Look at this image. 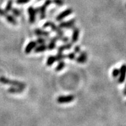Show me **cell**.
Returning <instances> with one entry per match:
<instances>
[{"label":"cell","instance_id":"30","mask_svg":"<svg viewBox=\"0 0 126 126\" xmlns=\"http://www.w3.org/2000/svg\"><path fill=\"white\" fill-rule=\"evenodd\" d=\"M7 14H8V12H6L5 10H3L2 9V8H0V16L5 17V16L7 15Z\"/></svg>","mask_w":126,"mask_h":126},{"label":"cell","instance_id":"31","mask_svg":"<svg viewBox=\"0 0 126 126\" xmlns=\"http://www.w3.org/2000/svg\"><path fill=\"white\" fill-rule=\"evenodd\" d=\"M124 94L125 95H126V89L125 90H124Z\"/></svg>","mask_w":126,"mask_h":126},{"label":"cell","instance_id":"19","mask_svg":"<svg viewBox=\"0 0 126 126\" xmlns=\"http://www.w3.org/2000/svg\"><path fill=\"white\" fill-rule=\"evenodd\" d=\"M65 66V62L63 60L60 61L59 62H58V64L57 65L56 68H55V70H56V72L61 71V70L64 69Z\"/></svg>","mask_w":126,"mask_h":126},{"label":"cell","instance_id":"12","mask_svg":"<svg viewBox=\"0 0 126 126\" xmlns=\"http://www.w3.org/2000/svg\"><path fill=\"white\" fill-rule=\"evenodd\" d=\"M34 33L38 37H48L50 35V33L47 31H45L42 29L37 28L34 31Z\"/></svg>","mask_w":126,"mask_h":126},{"label":"cell","instance_id":"8","mask_svg":"<svg viewBox=\"0 0 126 126\" xmlns=\"http://www.w3.org/2000/svg\"><path fill=\"white\" fill-rule=\"evenodd\" d=\"M126 77V65L124 64L121 66L120 69V74L118 78V83L122 84L124 82Z\"/></svg>","mask_w":126,"mask_h":126},{"label":"cell","instance_id":"23","mask_svg":"<svg viewBox=\"0 0 126 126\" xmlns=\"http://www.w3.org/2000/svg\"><path fill=\"white\" fill-rule=\"evenodd\" d=\"M11 12L12 13L13 16H15V17H19V16H21V11L17 9V8H12Z\"/></svg>","mask_w":126,"mask_h":126},{"label":"cell","instance_id":"3","mask_svg":"<svg viewBox=\"0 0 126 126\" xmlns=\"http://www.w3.org/2000/svg\"><path fill=\"white\" fill-rule=\"evenodd\" d=\"M53 3V0H46L40 8H36L37 14L40 16V19H44L46 17V10L48 6Z\"/></svg>","mask_w":126,"mask_h":126},{"label":"cell","instance_id":"1","mask_svg":"<svg viewBox=\"0 0 126 126\" xmlns=\"http://www.w3.org/2000/svg\"><path fill=\"white\" fill-rule=\"evenodd\" d=\"M0 82L2 84L4 85H11L12 86H16V87H19V88H22L24 89L26 87V84L23 82L18 81H16V80H11L9 79H7L5 77H1L0 78Z\"/></svg>","mask_w":126,"mask_h":126},{"label":"cell","instance_id":"26","mask_svg":"<svg viewBox=\"0 0 126 126\" xmlns=\"http://www.w3.org/2000/svg\"><path fill=\"white\" fill-rule=\"evenodd\" d=\"M36 42H37V43L39 45L45 44L46 42V40L45 38H42V37H39L37 38V40H36Z\"/></svg>","mask_w":126,"mask_h":126},{"label":"cell","instance_id":"7","mask_svg":"<svg viewBox=\"0 0 126 126\" xmlns=\"http://www.w3.org/2000/svg\"><path fill=\"white\" fill-rule=\"evenodd\" d=\"M73 11L71 8H67V9L65 10L63 12L59 14L56 17V21L58 22H60V21H62L63 19H65V17H68L69 16H70V14H72Z\"/></svg>","mask_w":126,"mask_h":126},{"label":"cell","instance_id":"4","mask_svg":"<svg viewBox=\"0 0 126 126\" xmlns=\"http://www.w3.org/2000/svg\"><path fill=\"white\" fill-rule=\"evenodd\" d=\"M74 100V96L72 95H61L57 98L56 101L59 104H67L72 102Z\"/></svg>","mask_w":126,"mask_h":126},{"label":"cell","instance_id":"21","mask_svg":"<svg viewBox=\"0 0 126 126\" xmlns=\"http://www.w3.org/2000/svg\"><path fill=\"white\" fill-rule=\"evenodd\" d=\"M55 57H56V61L60 62V61L63 60L65 58H67V55L63 54L62 53H58V54L55 56Z\"/></svg>","mask_w":126,"mask_h":126},{"label":"cell","instance_id":"27","mask_svg":"<svg viewBox=\"0 0 126 126\" xmlns=\"http://www.w3.org/2000/svg\"><path fill=\"white\" fill-rule=\"evenodd\" d=\"M119 74H120V70H119V69H113V72H112V75H113V76L115 78H117V77L119 76Z\"/></svg>","mask_w":126,"mask_h":126},{"label":"cell","instance_id":"16","mask_svg":"<svg viewBox=\"0 0 126 126\" xmlns=\"http://www.w3.org/2000/svg\"><path fill=\"white\" fill-rule=\"evenodd\" d=\"M5 18H6V21L10 24H13V25H17V21L15 18V17H14V16H12V15H10L7 14V15L5 16Z\"/></svg>","mask_w":126,"mask_h":126},{"label":"cell","instance_id":"10","mask_svg":"<svg viewBox=\"0 0 126 126\" xmlns=\"http://www.w3.org/2000/svg\"><path fill=\"white\" fill-rule=\"evenodd\" d=\"M37 45V43L36 41L32 40V41L30 42L28 44L27 46H26V47L25 48V50H24L26 54H30V53H32V51L36 47Z\"/></svg>","mask_w":126,"mask_h":126},{"label":"cell","instance_id":"5","mask_svg":"<svg viewBox=\"0 0 126 126\" xmlns=\"http://www.w3.org/2000/svg\"><path fill=\"white\" fill-rule=\"evenodd\" d=\"M76 20L72 19L67 21H62L59 24V26L62 29H73L75 26Z\"/></svg>","mask_w":126,"mask_h":126},{"label":"cell","instance_id":"24","mask_svg":"<svg viewBox=\"0 0 126 126\" xmlns=\"http://www.w3.org/2000/svg\"><path fill=\"white\" fill-rule=\"evenodd\" d=\"M67 58H68L70 60H74L76 59V54L74 52L69 53L67 55Z\"/></svg>","mask_w":126,"mask_h":126},{"label":"cell","instance_id":"2","mask_svg":"<svg viewBox=\"0 0 126 126\" xmlns=\"http://www.w3.org/2000/svg\"><path fill=\"white\" fill-rule=\"evenodd\" d=\"M43 28H51L52 31L55 32L58 35H63V31L62 30L59 26H57L55 24L54 22L51 21H47L43 24Z\"/></svg>","mask_w":126,"mask_h":126},{"label":"cell","instance_id":"6","mask_svg":"<svg viewBox=\"0 0 126 126\" xmlns=\"http://www.w3.org/2000/svg\"><path fill=\"white\" fill-rule=\"evenodd\" d=\"M28 12L29 14V22L31 24L35 23L36 21V16H37V10L36 8H34L33 6H30L28 8Z\"/></svg>","mask_w":126,"mask_h":126},{"label":"cell","instance_id":"13","mask_svg":"<svg viewBox=\"0 0 126 126\" xmlns=\"http://www.w3.org/2000/svg\"><path fill=\"white\" fill-rule=\"evenodd\" d=\"M58 41V38L56 37V36H54V37H52L49 39V42L47 45V49L50 50H53L54 48L56 47V42Z\"/></svg>","mask_w":126,"mask_h":126},{"label":"cell","instance_id":"32","mask_svg":"<svg viewBox=\"0 0 126 126\" xmlns=\"http://www.w3.org/2000/svg\"><path fill=\"white\" fill-rule=\"evenodd\" d=\"M37 1H41V0H37Z\"/></svg>","mask_w":126,"mask_h":126},{"label":"cell","instance_id":"11","mask_svg":"<svg viewBox=\"0 0 126 126\" xmlns=\"http://www.w3.org/2000/svg\"><path fill=\"white\" fill-rule=\"evenodd\" d=\"M79 29L78 28L74 27L73 28V32L72 35V43H76L79 39Z\"/></svg>","mask_w":126,"mask_h":126},{"label":"cell","instance_id":"29","mask_svg":"<svg viewBox=\"0 0 126 126\" xmlns=\"http://www.w3.org/2000/svg\"><path fill=\"white\" fill-rule=\"evenodd\" d=\"M30 1V0H16L17 4H26Z\"/></svg>","mask_w":126,"mask_h":126},{"label":"cell","instance_id":"20","mask_svg":"<svg viewBox=\"0 0 126 126\" xmlns=\"http://www.w3.org/2000/svg\"><path fill=\"white\" fill-rule=\"evenodd\" d=\"M12 4H13V0H8V3L6 4V6L5 7V10L6 12H11L12 9Z\"/></svg>","mask_w":126,"mask_h":126},{"label":"cell","instance_id":"25","mask_svg":"<svg viewBox=\"0 0 126 126\" xmlns=\"http://www.w3.org/2000/svg\"><path fill=\"white\" fill-rule=\"evenodd\" d=\"M53 3L58 6H63L64 5L63 0H53Z\"/></svg>","mask_w":126,"mask_h":126},{"label":"cell","instance_id":"28","mask_svg":"<svg viewBox=\"0 0 126 126\" xmlns=\"http://www.w3.org/2000/svg\"><path fill=\"white\" fill-rule=\"evenodd\" d=\"M74 52L76 54H79V53L81 52V49L79 46H76L74 47Z\"/></svg>","mask_w":126,"mask_h":126},{"label":"cell","instance_id":"15","mask_svg":"<svg viewBox=\"0 0 126 126\" xmlns=\"http://www.w3.org/2000/svg\"><path fill=\"white\" fill-rule=\"evenodd\" d=\"M47 49V46L45 44H40L39 46H37L34 49V53H40L44 52Z\"/></svg>","mask_w":126,"mask_h":126},{"label":"cell","instance_id":"14","mask_svg":"<svg viewBox=\"0 0 126 126\" xmlns=\"http://www.w3.org/2000/svg\"><path fill=\"white\" fill-rule=\"evenodd\" d=\"M72 47V42H67L65 44L60 46L58 47V53H63L65 50H69Z\"/></svg>","mask_w":126,"mask_h":126},{"label":"cell","instance_id":"22","mask_svg":"<svg viewBox=\"0 0 126 126\" xmlns=\"http://www.w3.org/2000/svg\"><path fill=\"white\" fill-rule=\"evenodd\" d=\"M56 37L58 38V40H61L64 43H67L69 41V38L66 36H63V35H56Z\"/></svg>","mask_w":126,"mask_h":126},{"label":"cell","instance_id":"17","mask_svg":"<svg viewBox=\"0 0 126 126\" xmlns=\"http://www.w3.org/2000/svg\"><path fill=\"white\" fill-rule=\"evenodd\" d=\"M24 89L16 87V86H12L8 90V92L10 94H22Z\"/></svg>","mask_w":126,"mask_h":126},{"label":"cell","instance_id":"33","mask_svg":"<svg viewBox=\"0 0 126 126\" xmlns=\"http://www.w3.org/2000/svg\"></svg>","mask_w":126,"mask_h":126},{"label":"cell","instance_id":"9","mask_svg":"<svg viewBox=\"0 0 126 126\" xmlns=\"http://www.w3.org/2000/svg\"><path fill=\"white\" fill-rule=\"evenodd\" d=\"M79 54V56L76 58L77 63L80 64L85 63L87 61V57H88L87 53L86 51H82Z\"/></svg>","mask_w":126,"mask_h":126},{"label":"cell","instance_id":"18","mask_svg":"<svg viewBox=\"0 0 126 126\" xmlns=\"http://www.w3.org/2000/svg\"><path fill=\"white\" fill-rule=\"evenodd\" d=\"M56 61V57H55V56H53V55L49 56L47 58V62H46L47 66L50 67V66L53 65Z\"/></svg>","mask_w":126,"mask_h":126}]
</instances>
